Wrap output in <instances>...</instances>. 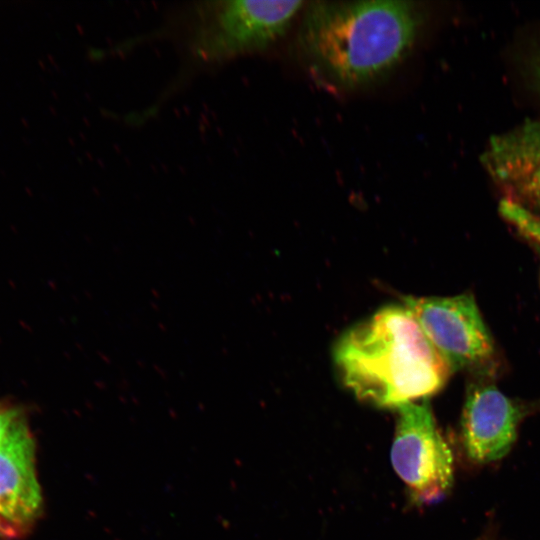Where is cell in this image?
Returning <instances> with one entry per match:
<instances>
[{"label":"cell","mask_w":540,"mask_h":540,"mask_svg":"<svg viewBox=\"0 0 540 540\" xmlns=\"http://www.w3.org/2000/svg\"><path fill=\"white\" fill-rule=\"evenodd\" d=\"M424 23L412 1L311 2L298 33L310 73L326 86L353 91L385 80L411 53Z\"/></svg>","instance_id":"obj_1"},{"label":"cell","mask_w":540,"mask_h":540,"mask_svg":"<svg viewBox=\"0 0 540 540\" xmlns=\"http://www.w3.org/2000/svg\"><path fill=\"white\" fill-rule=\"evenodd\" d=\"M333 360L342 384L381 408L427 399L452 373L403 305L383 307L346 330Z\"/></svg>","instance_id":"obj_2"},{"label":"cell","mask_w":540,"mask_h":540,"mask_svg":"<svg viewBox=\"0 0 540 540\" xmlns=\"http://www.w3.org/2000/svg\"><path fill=\"white\" fill-rule=\"evenodd\" d=\"M303 5V1L261 0L205 3L197 9L192 51L213 62L267 49L287 32Z\"/></svg>","instance_id":"obj_3"},{"label":"cell","mask_w":540,"mask_h":540,"mask_svg":"<svg viewBox=\"0 0 540 540\" xmlns=\"http://www.w3.org/2000/svg\"><path fill=\"white\" fill-rule=\"evenodd\" d=\"M403 306L414 318L451 372L486 374L495 346L471 294L452 297H405Z\"/></svg>","instance_id":"obj_4"},{"label":"cell","mask_w":540,"mask_h":540,"mask_svg":"<svg viewBox=\"0 0 540 540\" xmlns=\"http://www.w3.org/2000/svg\"><path fill=\"white\" fill-rule=\"evenodd\" d=\"M424 399L397 408L391 463L412 498L421 504L443 498L453 481V456Z\"/></svg>","instance_id":"obj_5"},{"label":"cell","mask_w":540,"mask_h":540,"mask_svg":"<svg viewBox=\"0 0 540 540\" xmlns=\"http://www.w3.org/2000/svg\"><path fill=\"white\" fill-rule=\"evenodd\" d=\"M41 507L35 443L25 419L0 442V540L26 535Z\"/></svg>","instance_id":"obj_6"},{"label":"cell","mask_w":540,"mask_h":540,"mask_svg":"<svg viewBox=\"0 0 540 540\" xmlns=\"http://www.w3.org/2000/svg\"><path fill=\"white\" fill-rule=\"evenodd\" d=\"M525 408L502 393L484 374L469 383L462 410V441L477 463L505 456L516 440Z\"/></svg>","instance_id":"obj_7"},{"label":"cell","mask_w":540,"mask_h":540,"mask_svg":"<svg viewBox=\"0 0 540 540\" xmlns=\"http://www.w3.org/2000/svg\"><path fill=\"white\" fill-rule=\"evenodd\" d=\"M481 161L504 200L540 212V118L491 137Z\"/></svg>","instance_id":"obj_8"},{"label":"cell","mask_w":540,"mask_h":540,"mask_svg":"<svg viewBox=\"0 0 540 540\" xmlns=\"http://www.w3.org/2000/svg\"><path fill=\"white\" fill-rule=\"evenodd\" d=\"M532 82L534 88L540 96V54H538L531 64Z\"/></svg>","instance_id":"obj_9"},{"label":"cell","mask_w":540,"mask_h":540,"mask_svg":"<svg viewBox=\"0 0 540 540\" xmlns=\"http://www.w3.org/2000/svg\"><path fill=\"white\" fill-rule=\"evenodd\" d=\"M540 219V212H532Z\"/></svg>","instance_id":"obj_10"}]
</instances>
